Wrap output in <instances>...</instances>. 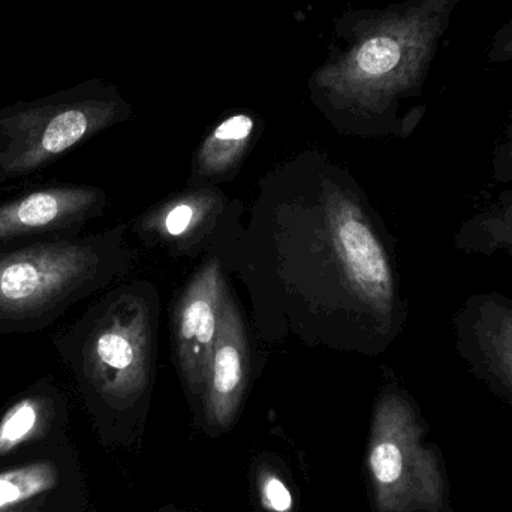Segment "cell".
Masks as SVG:
<instances>
[{
  "instance_id": "cell-14",
  "label": "cell",
  "mask_w": 512,
  "mask_h": 512,
  "mask_svg": "<svg viewBox=\"0 0 512 512\" xmlns=\"http://www.w3.org/2000/svg\"><path fill=\"white\" fill-rule=\"evenodd\" d=\"M493 186H512V116L492 155Z\"/></svg>"
},
{
  "instance_id": "cell-1",
  "label": "cell",
  "mask_w": 512,
  "mask_h": 512,
  "mask_svg": "<svg viewBox=\"0 0 512 512\" xmlns=\"http://www.w3.org/2000/svg\"><path fill=\"white\" fill-rule=\"evenodd\" d=\"M117 262L114 233L0 251V334L50 328L74 304L108 282Z\"/></svg>"
},
{
  "instance_id": "cell-5",
  "label": "cell",
  "mask_w": 512,
  "mask_h": 512,
  "mask_svg": "<svg viewBox=\"0 0 512 512\" xmlns=\"http://www.w3.org/2000/svg\"><path fill=\"white\" fill-rule=\"evenodd\" d=\"M105 194L87 185L57 183L0 200V251L81 236L101 215Z\"/></svg>"
},
{
  "instance_id": "cell-7",
  "label": "cell",
  "mask_w": 512,
  "mask_h": 512,
  "mask_svg": "<svg viewBox=\"0 0 512 512\" xmlns=\"http://www.w3.org/2000/svg\"><path fill=\"white\" fill-rule=\"evenodd\" d=\"M224 279L218 262H209L186 289L177 312V351L186 379L194 388L207 381L221 327Z\"/></svg>"
},
{
  "instance_id": "cell-10",
  "label": "cell",
  "mask_w": 512,
  "mask_h": 512,
  "mask_svg": "<svg viewBox=\"0 0 512 512\" xmlns=\"http://www.w3.org/2000/svg\"><path fill=\"white\" fill-rule=\"evenodd\" d=\"M454 249L466 255L512 256V186L460 224Z\"/></svg>"
},
{
  "instance_id": "cell-3",
  "label": "cell",
  "mask_w": 512,
  "mask_h": 512,
  "mask_svg": "<svg viewBox=\"0 0 512 512\" xmlns=\"http://www.w3.org/2000/svg\"><path fill=\"white\" fill-rule=\"evenodd\" d=\"M111 120V105L80 87L0 108V185L50 167Z\"/></svg>"
},
{
  "instance_id": "cell-15",
  "label": "cell",
  "mask_w": 512,
  "mask_h": 512,
  "mask_svg": "<svg viewBox=\"0 0 512 512\" xmlns=\"http://www.w3.org/2000/svg\"><path fill=\"white\" fill-rule=\"evenodd\" d=\"M487 60L499 65L512 62V17L508 18L490 39Z\"/></svg>"
},
{
  "instance_id": "cell-9",
  "label": "cell",
  "mask_w": 512,
  "mask_h": 512,
  "mask_svg": "<svg viewBox=\"0 0 512 512\" xmlns=\"http://www.w3.org/2000/svg\"><path fill=\"white\" fill-rule=\"evenodd\" d=\"M65 414L62 391L44 378L24 391L0 417V456L32 441Z\"/></svg>"
},
{
  "instance_id": "cell-11",
  "label": "cell",
  "mask_w": 512,
  "mask_h": 512,
  "mask_svg": "<svg viewBox=\"0 0 512 512\" xmlns=\"http://www.w3.org/2000/svg\"><path fill=\"white\" fill-rule=\"evenodd\" d=\"M254 131L251 117L234 116L225 120L207 138L198 155V165L204 174H222L231 170L242 158L249 137Z\"/></svg>"
},
{
  "instance_id": "cell-2",
  "label": "cell",
  "mask_w": 512,
  "mask_h": 512,
  "mask_svg": "<svg viewBox=\"0 0 512 512\" xmlns=\"http://www.w3.org/2000/svg\"><path fill=\"white\" fill-rule=\"evenodd\" d=\"M149 328L143 301L120 291L54 333L51 343L87 396L113 403L137 393L146 382Z\"/></svg>"
},
{
  "instance_id": "cell-16",
  "label": "cell",
  "mask_w": 512,
  "mask_h": 512,
  "mask_svg": "<svg viewBox=\"0 0 512 512\" xmlns=\"http://www.w3.org/2000/svg\"><path fill=\"white\" fill-rule=\"evenodd\" d=\"M265 501L276 512H288L292 507V496L279 478H270L264 486Z\"/></svg>"
},
{
  "instance_id": "cell-13",
  "label": "cell",
  "mask_w": 512,
  "mask_h": 512,
  "mask_svg": "<svg viewBox=\"0 0 512 512\" xmlns=\"http://www.w3.org/2000/svg\"><path fill=\"white\" fill-rule=\"evenodd\" d=\"M216 203H218V195L210 192L188 195L165 207L156 219H152L150 225L152 227L156 225L164 236L183 237L203 224Z\"/></svg>"
},
{
  "instance_id": "cell-6",
  "label": "cell",
  "mask_w": 512,
  "mask_h": 512,
  "mask_svg": "<svg viewBox=\"0 0 512 512\" xmlns=\"http://www.w3.org/2000/svg\"><path fill=\"white\" fill-rule=\"evenodd\" d=\"M454 345L469 373L512 406V298L469 295L453 316Z\"/></svg>"
},
{
  "instance_id": "cell-8",
  "label": "cell",
  "mask_w": 512,
  "mask_h": 512,
  "mask_svg": "<svg viewBox=\"0 0 512 512\" xmlns=\"http://www.w3.org/2000/svg\"><path fill=\"white\" fill-rule=\"evenodd\" d=\"M248 369V340L234 301L225 295L221 327L207 372V390L212 411L221 420L233 414L242 396Z\"/></svg>"
},
{
  "instance_id": "cell-4",
  "label": "cell",
  "mask_w": 512,
  "mask_h": 512,
  "mask_svg": "<svg viewBox=\"0 0 512 512\" xmlns=\"http://www.w3.org/2000/svg\"><path fill=\"white\" fill-rule=\"evenodd\" d=\"M327 213L334 249L349 285L381 322L385 334L393 333L402 318V303L387 248L360 206L345 195H331Z\"/></svg>"
},
{
  "instance_id": "cell-12",
  "label": "cell",
  "mask_w": 512,
  "mask_h": 512,
  "mask_svg": "<svg viewBox=\"0 0 512 512\" xmlns=\"http://www.w3.org/2000/svg\"><path fill=\"white\" fill-rule=\"evenodd\" d=\"M57 484L53 463L36 462L0 474V512H11L45 495Z\"/></svg>"
}]
</instances>
